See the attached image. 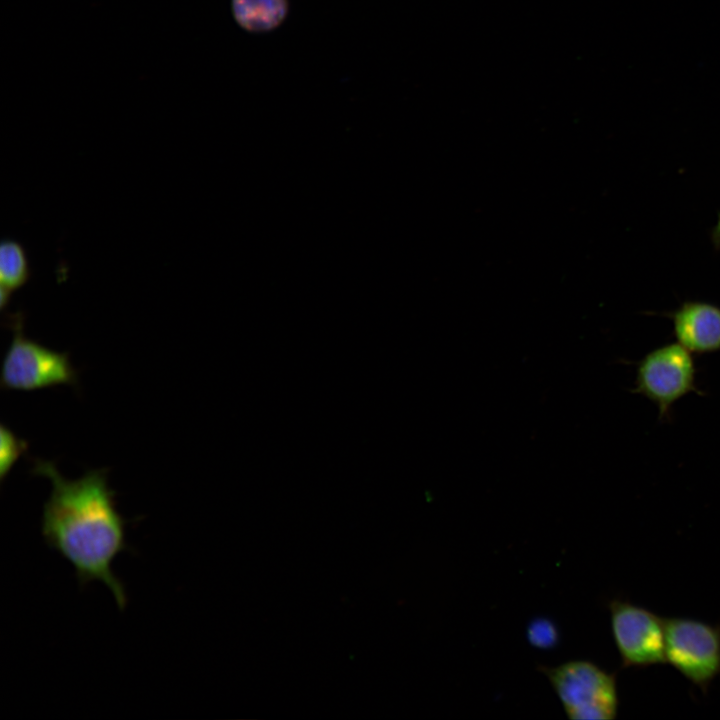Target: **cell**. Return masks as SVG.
I'll list each match as a JSON object with an SVG mask.
<instances>
[{"mask_svg": "<svg viewBox=\"0 0 720 720\" xmlns=\"http://www.w3.org/2000/svg\"><path fill=\"white\" fill-rule=\"evenodd\" d=\"M33 472L52 483L42 514L46 544L73 566L81 585L103 582L124 609L127 595L113 571V562L129 549L127 520L116 507L106 472L93 470L77 480H68L52 462L43 460L34 462Z\"/></svg>", "mask_w": 720, "mask_h": 720, "instance_id": "obj_1", "label": "cell"}, {"mask_svg": "<svg viewBox=\"0 0 720 720\" xmlns=\"http://www.w3.org/2000/svg\"><path fill=\"white\" fill-rule=\"evenodd\" d=\"M539 669L549 680L570 719L615 718L618 699L614 674L585 660Z\"/></svg>", "mask_w": 720, "mask_h": 720, "instance_id": "obj_2", "label": "cell"}, {"mask_svg": "<svg viewBox=\"0 0 720 720\" xmlns=\"http://www.w3.org/2000/svg\"><path fill=\"white\" fill-rule=\"evenodd\" d=\"M7 318L13 330V339L2 364L3 388L34 390L61 384L77 385V371L67 353L56 352L27 338L22 312L10 314Z\"/></svg>", "mask_w": 720, "mask_h": 720, "instance_id": "obj_3", "label": "cell"}, {"mask_svg": "<svg viewBox=\"0 0 720 720\" xmlns=\"http://www.w3.org/2000/svg\"><path fill=\"white\" fill-rule=\"evenodd\" d=\"M692 353L681 344L669 343L647 353L639 362L632 392L652 401L660 418L671 415L672 406L696 387Z\"/></svg>", "mask_w": 720, "mask_h": 720, "instance_id": "obj_4", "label": "cell"}, {"mask_svg": "<svg viewBox=\"0 0 720 720\" xmlns=\"http://www.w3.org/2000/svg\"><path fill=\"white\" fill-rule=\"evenodd\" d=\"M666 661L706 691L720 674V626L684 618H665Z\"/></svg>", "mask_w": 720, "mask_h": 720, "instance_id": "obj_5", "label": "cell"}, {"mask_svg": "<svg viewBox=\"0 0 720 720\" xmlns=\"http://www.w3.org/2000/svg\"><path fill=\"white\" fill-rule=\"evenodd\" d=\"M611 629L622 667L666 663L663 619L615 599L609 603Z\"/></svg>", "mask_w": 720, "mask_h": 720, "instance_id": "obj_6", "label": "cell"}, {"mask_svg": "<svg viewBox=\"0 0 720 720\" xmlns=\"http://www.w3.org/2000/svg\"><path fill=\"white\" fill-rule=\"evenodd\" d=\"M679 344L691 353L720 350V307L705 301H685L668 314Z\"/></svg>", "mask_w": 720, "mask_h": 720, "instance_id": "obj_7", "label": "cell"}, {"mask_svg": "<svg viewBox=\"0 0 720 720\" xmlns=\"http://www.w3.org/2000/svg\"><path fill=\"white\" fill-rule=\"evenodd\" d=\"M236 25L249 34H266L278 29L290 12L289 0H230Z\"/></svg>", "mask_w": 720, "mask_h": 720, "instance_id": "obj_8", "label": "cell"}, {"mask_svg": "<svg viewBox=\"0 0 720 720\" xmlns=\"http://www.w3.org/2000/svg\"><path fill=\"white\" fill-rule=\"evenodd\" d=\"M32 276L28 254L17 240L4 238L0 244V305L4 309L12 295Z\"/></svg>", "mask_w": 720, "mask_h": 720, "instance_id": "obj_9", "label": "cell"}, {"mask_svg": "<svg viewBox=\"0 0 720 720\" xmlns=\"http://www.w3.org/2000/svg\"><path fill=\"white\" fill-rule=\"evenodd\" d=\"M0 477L4 479L16 460L27 450V443L16 437L13 432L1 425Z\"/></svg>", "mask_w": 720, "mask_h": 720, "instance_id": "obj_10", "label": "cell"}, {"mask_svg": "<svg viewBox=\"0 0 720 720\" xmlns=\"http://www.w3.org/2000/svg\"><path fill=\"white\" fill-rule=\"evenodd\" d=\"M527 639L538 649H552L559 642L558 629L548 618H535L528 625Z\"/></svg>", "mask_w": 720, "mask_h": 720, "instance_id": "obj_11", "label": "cell"}]
</instances>
